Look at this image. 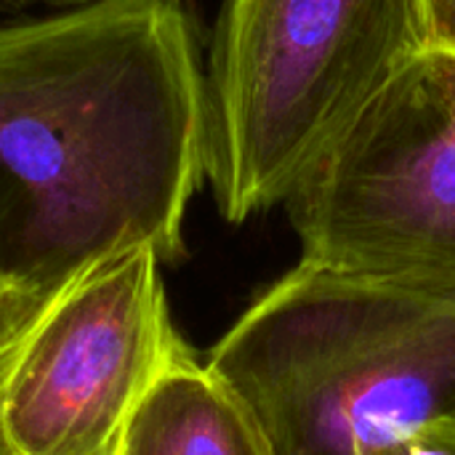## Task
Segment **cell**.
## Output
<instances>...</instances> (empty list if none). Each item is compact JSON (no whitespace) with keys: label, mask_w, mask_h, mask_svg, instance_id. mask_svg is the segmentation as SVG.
I'll return each mask as SVG.
<instances>
[{"label":"cell","mask_w":455,"mask_h":455,"mask_svg":"<svg viewBox=\"0 0 455 455\" xmlns=\"http://www.w3.org/2000/svg\"><path fill=\"white\" fill-rule=\"evenodd\" d=\"M205 181V67L187 0H88L0 24V264L67 275L184 253Z\"/></svg>","instance_id":"obj_1"},{"label":"cell","mask_w":455,"mask_h":455,"mask_svg":"<svg viewBox=\"0 0 455 455\" xmlns=\"http://www.w3.org/2000/svg\"><path fill=\"white\" fill-rule=\"evenodd\" d=\"M205 365L275 455H373L455 419V296L296 264Z\"/></svg>","instance_id":"obj_2"},{"label":"cell","mask_w":455,"mask_h":455,"mask_svg":"<svg viewBox=\"0 0 455 455\" xmlns=\"http://www.w3.org/2000/svg\"><path fill=\"white\" fill-rule=\"evenodd\" d=\"M424 48L416 0H224L205 67V181L240 224L312 163Z\"/></svg>","instance_id":"obj_3"},{"label":"cell","mask_w":455,"mask_h":455,"mask_svg":"<svg viewBox=\"0 0 455 455\" xmlns=\"http://www.w3.org/2000/svg\"><path fill=\"white\" fill-rule=\"evenodd\" d=\"M299 264L455 296V56L413 53L285 197Z\"/></svg>","instance_id":"obj_4"},{"label":"cell","mask_w":455,"mask_h":455,"mask_svg":"<svg viewBox=\"0 0 455 455\" xmlns=\"http://www.w3.org/2000/svg\"><path fill=\"white\" fill-rule=\"evenodd\" d=\"M160 264L152 248L112 251L51 296L0 387L13 455H123L136 408L189 349L171 323Z\"/></svg>","instance_id":"obj_5"},{"label":"cell","mask_w":455,"mask_h":455,"mask_svg":"<svg viewBox=\"0 0 455 455\" xmlns=\"http://www.w3.org/2000/svg\"><path fill=\"white\" fill-rule=\"evenodd\" d=\"M123 455H275L245 400L187 349L152 384Z\"/></svg>","instance_id":"obj_6"},{"label":"cell","mask_w":455,"mask_h":455,"mask_svg":"<svg viewBox=\"0 0 455 455\" xmlns=\"http://www.w3.org/2000/svg\"><path fill=\"white\" fill-rule=\"evenodd\" d=\"M72 272L56 275V277H16L13 291L8 293V299L0 307V387H3L5 371H8L19 344L24 341V336L40 317L43 307L51 301V296L61 288V283ZM0 455H13L8 440H5L3 424H0Z\"/></svg>","instance_id":"obj_7"},{"label":"cell","mask_w":455,"mask_h":455,"mask_svg":"<svg viewBox=\"0 0 455 455\" xmlns=\"http://www.w3.org/2000/svg\"><path fill=\"white\" fill-rule=\"evenodd\" d=\"M373 455H455V419H437Z\"/></svg>","instance_id":"obj_8"},{"label":"cell","mask_w":455,"mask_h":455,"mask_svg":"<svg viewBox=\"0 0 455 455\" xmlns=\"http://www.w3.org/2000/svg\"><path fill=\"white\" fill-rule=\"evenodd\" d=\"M424 48L455 56V0H416Z\"/></svg>","instance_id":"obj_9"},{"label":"cell","mask_w":455,"mask_h":455,"mask_svg":"<svg viewBox=\"0 0 455 455\" xmlns=\"http://www.w3.org/2000/svg\"><path fill=\"white\" fill-rule=\"evenodd\" d=\"M80 3H88V0H0V11H19V8H29V5H61V8H69V5H80Z\"/></svg>","instance_id":"obj_10"},{"label":"cell","mask_w":455,"mask_h":455,"mask_svg":"<svg viewBox=\"0 0 455 455\" xmlns=\"http://www.w3.org/2000/svg\"><path fill=\"white\" fill-rule=\"evenodd\" d=\"M13 285H16V275H11V272L0 264V307H3V301L8 299V293L13 291Z\"/></svg>","instance_id":"obj_11"}]
</instances>
